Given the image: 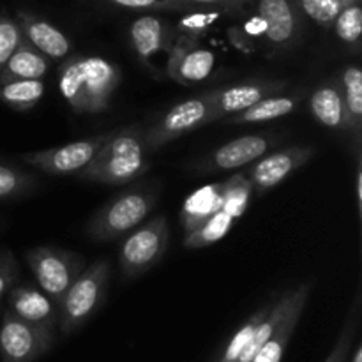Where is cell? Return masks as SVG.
I'll return each mask as SVG.
<instances>
[{"label": "cell", "mask_w": 362, "mask_h": 362, "mask_svg": "<svg viewBox=\"0 0 362 362\" xmlns=\"http://www.w3.org/2000/svg\"><path fill=\"white\" fill-rule=\"evenodd\" d=\"M120 81V67L99 55H69L59 67L60 94L76 113L108 110Z\"/></svg>", "instance_id": "6da1fadb"}, {"label": "cell", "mask_w": 362, "mask_h": 362, "mask_svg": "<svg viewBox=\"0 0 362 362\" xmlns=\"http://www.w3.org/2000/svg\"><path fill=\"white\" fill-rule=\"evenodd\" d=\"M151 152L145 145V127L140 124L112 131L95 158L76 173L80 180L105 186H122L140 179L151 168Z\"/></svg>", "instance_id": "7a4b0ae2"}, {"label": "cell", "mask_w": 362, "mask_h": 362, "mask_svg": "<svg viewBox=\"0 0 362 362\" xmlns=\"http://www.w3.org/2000/svg\"><path fill=\"white\" fill-rule=\"evenodd\" d=\"M159 191L151 186L131 187L106 202L88 221L87 233L99 243L122 239L138 225L151 218Z\"/></svg>", "instance_id": "3957f363"}, {"label": "cell", "mask_w": 362, "mask_h": 362, "mask_svg": "<svg viewBox=\"0 0 362 362\" xmlns=\"http://www.w3.org/2000/svg\"><path fill=\"white\" fill-rule=\"evenodd\" d=\"M112 267L108 260H98L80 272L59 304V331L69 336L83 327L103 308L108 297Z\"/></svg>", "instance_id": "277c9868"}, {"label": "cell", "mask_w": 362, "mask_h": 362, "mask_svg": "<svg viewBox=\"0 0 362 362\" xmlns=\"http://www.w3.org/2000/svg\"><path fill=\"white\" fill-rule=\"evenodd\" d=\"M170 244V228L165 216L145 219L122 237L119 247V269L126 278H136L154 269L165 258Z\"/></svg>", "instance_id": "5b68a950"}, {"label": "cell", "mask_w": 362, "mask_h": 362, "mask_svg": "<svg viewBox=\"0 0 362 362\" xmlns=\"http://www.w3.org/2000/svg\"><path fill=\"white\" fill-rule=\"evenodd\" d=\"M25 262L39 288L52 297L57 306L74 279L83 271L85 258L57 246H37L25 253Z\"/></svg>", "instance_id": "8992f818"}, {"label": "cell", "mask_w": 362, "mask_h": 362, "mask_svg": "<svg viewBox=\"0 0 362 362\" xmlns=\"http://www.w3.org/2000/svg\"><path fill=\"white\" fill-rule=\"evenodd\" d=\"M216 120L218 117H216L214 106L207 94L175 103L159 117V120H156L148 129H145L147 151H159L165 145L182 138L184 134L193 133Z\"/></svg>", "instance_id": "52a82bcc"}, {"label": "cell", "mask_w": 362, "mask_h": 362, "mask_svg": "<svg viewBox=\"0 0 362 362\" xmlns=\"http://www.w3.org/2000/svg\"><path fill=\"white\" fill-rule=\"evenodd\" d=\"M55 343V332L35 327L6 310L0 318V362H35Z\"/></svg>", "instance_id": "ba28073f"}, {"label": "cell", "mask_w": 362, "mask_h": 362, "mask_svg": "<svg viewBox=\"0 0 362 362\" xmlns=\"http://www.w3.org/2000/svg\"><path fill=\"white\" fill-rule=\"evenodd\" d=\"M110 134H112V131L83 138V140L71 141L66 145H59V147L25 152L20 156V159L25 165L34 166L41 172L49 173V175H76L95 158V154L101 151Z\"/></svg>", "instance_id": "9c48e42d"}, {"label": "cell", "mask_w": 362, "mask_h": 362, "mask_svg": "<svg viewBox=\"0 0 362 362\" xmlns=\"http://www.w3.org/2000/svg\"><path fill=\"white\" fill-rule=\"evenodd\" d=\"M315 156V148L310 145H293V147L279 148L276 152H267L251 163L246 177L253 186V193L265 194L281 182H285L293 172L306 165Z\"/></svg>", "instance_id": "30bf717a"}, {"label": "cell", "mask_w": 362, "mask_h": 362, "mask_svg": "<svg viewBox=\"0 0 362 362\" xmlns=\"http://www.w3.org/2000/svg\"><path fill=\"white\" fill-rule=\"evenodd\" d=\"M216 69V55L200 45V39L175 35L166 60V74L175 83L193 87L207 80Z\"/></svg>", "instance_id": "8fae6325"}, {"label": "cell", "mask_w": 362, "mask_h": 362, "mask_svg": "<svg viewBox=\"0 0 362 362\" xmlns=\"http://www.w3.org/2000/svg\"><path fill=\"white\" fill-rule=\"evenodd\" d=\"M257 20L262 23L265 41L278 52L288 49L299 41L303 18L296 0H255Z\"/></svg>", "instance_id": "7c38bea8"}, {"label": "cell", "mask_w": 362, "mask_h": 362, "mask_svg": "<svg viewBox=\"0 0 362 362\" xmlns=\"http://www.w3.org/2000/svg\"><path fill=\"white\" fill-rule=\"evenodd\" d=\"M279 141L276 134L258 133L239 136L221 147L214 148L204 161L200 163L202 172H225V170H237L243 166H250L262 156L267 154Z\"/></svg>", "instance_id": "4fadbf2b"}, {"label": "cell", "mask_w": 362, "mask_h": 362, "mask_svg": "<svg viewBox=\"0 0 362 362\" xmlns=\"http://www.w3.org/2000/svg\"><path fill=\"white\" fill-rule=\"evenodd\" d=\"M286 87H288L286 80H251L244 81V83L214 88V90H209L205 94L211 99L216 117L219 120L250 108L267 95L279 94Z\"/></svg>", "instance_id": "5bb4252c"}, {"label": "cell", "mask_w": 362, "mask_h": 362, "mask_svg": "<svg viewBox=\"0 0 362 362\" xmlns=\"http://www.w3.org/2000/svg\"><path fill=\"white\" fill-rule=\"evenodd\" d=\"M7 310L18 318L55 332L59 329V306L39 286L18 281L7 293Z\"/></svg>", "instance_id": "9a60e30c"}, {"label": "cell", "mask_w": 362, "mask_h": 362, "mask_svg": "<svg viewBox=\"0 0 362 362\" xmlns=\"http://www.w3.org/2000/svg\"><path fill=\"white\" fill-rule=\"evenodd\" d=\"M25 41L30 42L35 49L48 60H64L71 55L73 42L57 25L30 11H18L16 18Z\"/></svg>", "instance_id": "2e32d148"}, {"label": "cell", "mask_w": 362, "mask_h": 362, "mask_svg": "<svg viewBox=\"0 0 362 362\" xmlns=\"http://www.w3.org/2000/svg\"><path fill=\"white\" fill-rule=\"evenodd\" d=\"M129 39L138 59L151 66V60L159 53H168L175 39V30L163 18L144 14L136 18L129 27Z\"/></svg>", "instance_id": "e0dca14e"}, {"label": "cell", "mask_w": 362, "mask_h": 362, "mask_svg": "<svg viewBox=\"0 0 362 362\" xmlns=\"http://www.w3.org/2000/svg\"><path fill=\"white\" fill-rule=\"evenodd\" d=\"M311 293V283H300L297 288H293V299L288 311L285 313L283 320L279 322L278 329L272 332L271 338L262 345V349L255 354L250 362H281L285 350L296 332L297 324L306 310L308 299Z\"/></svg>", "instance_id": "ac0fdd59"}, {"label": "cell", "mask_w": 362, "mask_h": 362, "mask_svg": "<svg viewBox=\"0 0 362 362\" xmlns=\"http://www.w3.org/2000/svg\"><path fill=\"white\" fill-rule=\"evenodd\" d=\"M310 112L317 122L334 131H350V119L338 78H329L310 94Z\"/></svg>", "instance_id": "d6986e66"}, {"label": "cell", "mask_w": 362, "mask_h": 362, "mask_svg": "<svg viewBox=\"0 0 362 362\" xmlns=\"http://www.w3.org/2000/svg\"><path fill=\"white\" fill-rule=\"evenodd\" d=\"M226 180L216 184H207L200 189L193 191L184 200L180 209V221H182L184 232H193L198 226L204 225L209 218L221 211L223 198H225Z\"/></svg>", "instance_id": "ffe728a7"}, {"label": "cell", "mask_w": 362, "mask_h": 362, "mask_svg": "<svg viewBox=\"0 0 362 362\" xmlns=\"http://www.w3.org/2000/svg\"><path fill=\"white\" fill-rule=\"evenodd\" d=\"M300 94L283 95V94H272L267 98L260 99L255 103L250 108L243 110V112L235 113V115L225 117L228 124H260V122H271V120L281 119V117L290 115L297 110L300 105Z\"/></svg>", "instance_id": "44dd1931"}, {"label": "cell", "mask_w": 362, "mask_h": 362, "mask_svg": "<svg viewBox=\"0 0 362 362\" xmlns=\"http://www.w3.org/2000/svg\"><path fill=\"white\" fill-rule=\"evenodd\" d=\"M49 60L28 41H21L0 71V81L7 80H42L48 73Z\"/></svg>", "instance_id": "7402d4cb"}, {"label": "cell", "mask_w": 362, "mask_h": 362, "mask_svg": "<svg viewBox=\"0 0 362 362\" xmlns=\"http://www.w3.org/2000/svg\"><path fill=\"white\" fill-rule=\"evenodd\" d=\"M292 299H293V290H288V292H285L278 300H276L274 306L269 308L267 315H265V317L260 320V324L255 327L246 349L243 350V354H240L239 359L235 362H250L253 359L255 354L262 349V345H264V343L271 338L272 332L278 329L279 322L283 320L285 313L288 311L290 304H292Z\"/></svg>", "instance_id": "603a6c76"}, {"label": "cell", "mask_w": 362, "mask_h": 362, "mask_svg": "<svg viewBox=\"0 0 362 362\" xmlns=\"http://www.w3.org/2000/svg\"><path fill=\"white\" fill-rule=\"evenodd\" d=\"M42 80H7L0 81V101L14 112H28L45 95Z\"/></svg>", "instance_id": "cb8c5ba5"}, {"label": "cell", "mask_w": 362, "mask_h": 362, "mask_svg": "<svg viewBox=\"0 0 362 362\" xmlns=\"http://www.w3.org/2000/svg\"><path fill=\"white\" fill-rule=\"evenodd\" d=\"M339 87H341L343 101H345L346 113L350 119V131L361 136L362 127V71L356 64H349L343 67L339 74Z\"/></svg>", "instance_id": "d4e9b609"}, {"label": "cell", "mask_w": 362, "mask_h": 362, "mask_svg": "<svg viewBox=\"0 0 362 362\" xmlns=\"http://www.w3.org/2000/svg\"><path fill=\"white\" fill-rule=\"evenodd\" d=\"M233 223H235V219L230 214H226L225 211L216 212L204 225L198 226L193 232L186 233V237H184V247H187V250H202V247L212 246V244L225 239L226 233L232 230Z\"/></svg>", "instance_id": "484cf974"}, {"label": "cell", "mask_w": 362, "mask_h": 362, "mask_svg": "<svg viewBox=\"0 0 362 362\" xmlns=\"http://www.w3.org/2000/svg\"><path fill=\"white\" fill-rule=\"evenodd\" d=\"M37 177L16 166L0 165V202L18 200L37 187Z\"/></svg>", "instance_id": "4316f807"}, {"label": "cell", "mask_w": 362, "mask_h": 362, "mask_svg": "<svg viewBox=\"0 0 362 362\" xmlns=\"http://www.w3.org/2000/svg\"><path fill=\"white\" fill-rule=\"evenodd\" d=\"M253 194V186L246 173H235L233 177L226 179L225 198H223V207L226 214L232 216L233 219L240 218L247 211Z\"/></svg>", "instance_id": "83f0119b"}, {"label": "cell", "mask_w": 362, "mask_h": 362, "mask_svg": "<svg viewBox=\"0 0 362 362\" xmlns=\"http://www.w3.org/2000/svg\"><path fill=\"white\" fill-rule=\"evenodd\" d=\"M334 32L339 41L349 46H357L362 34V9L359 0L343 7L334 20Z\"/></svg>", "instance_id": "f1b7e54d"}, {"label": "cell", "mask_w": 362, "mask_h": 362, "mask_svg": "<svg viewBox=\"0 0 362 362\" xmlns=\"http://www.w3.org/2000/svg\"><path fill=\"white\" fill-rule=\"evenodd\" d=\"M223 16H225V14L219 13V11H191L186 16L180 18L179 23L173 27V30H175V35H186V37L202 39L211 28H214V25L218 23Z\"/></svg>", "instance_id": "f546056e"}, {"label": "cell", "mask_w": 362, "mask_h": 362, "mask_svg": "<svg viewBox=\"0 0 362 362\" xmlns=\"http://www.w3.org/2000/svg\"><path fill=\"white\" fill-rule=\"evenodd\" d=\"M359 317H361V296L356 297L354 300L352 310L346 315V320L343 324L341 332H339L336 345L332 346L331 354L325 359V362H346L350 357V349H352L354 338L357 334V327H359Z\"/></svg>", "instance_id": "4dcf8cb0"}, {"label": "cell", "mask_w": 362, "mask_h": 362, "mask_svg": "<svg viewBox=\"0 0 362 362\" xmlns=\"http://www.w3.org/2000/svg\"><path fill=\"white\" fill-rule=\"evenodd\" d=\"M269 308H271V304L269 303L264 304L260 310L255 311V313L251 315V317L247 318L243 325H240L239 331L232 336V339H230V343L226 345L225 352L221 354V357H219L218 362H235L237 359H239V356L243 354V350L246 349L247 341H250L251 334H253L255 327H257V325L260 324L262 318L267 315Z\"/></svg>", "instance_id": "1f68e13d"}, {"label": "cell", "mask_w": 362, "mask_h": 362, "mask_svg": "<svg viewBox=\"0 0 362 362\" xmlns=\"http://www.w3.org/2000/svg\"><path fill=\"white\" fill-rule=\"evenodd\" d=\"M296 2L300 13L310 16L315 23L322 25V27H331L339 11L356 0H296Z\"/></svg>", "instance_id": "d6a6232c"}, {"label": "cell", "mask_w": 362, "mask_h": 362, "mask_svg": "<svg viewBox=\"0 0 362 362\" xmlns=\"http://www.w3.org/2000/svg\"><path fill=\"white\" fill-rule=\"evenodd\" d=\"M21 41H23V34L18 21L7 14H0V71L4 69L6 62Z\"/></svg>", "instance_id": "836d02e7"}, {"label": "cell", "mask_w": 362, "mask_h": 362, "mask_svg": "<svg viewBox=\"0 0 362 362\" xmlns=\"http://www.w3.org/2000/svg\"><path fill=\"white\" fill-rule=\"evenodd\" d=\"M105 2L122 7V9L133 11H180V13H191L193 11L180 0H105Z\"/></svg>", "instance_id": "e575fe53"}, {"label": "cell", "mask_w": 362, "mask_h": 362, "mask_svg": "<svg viewBox=\"0 0 362 362\" xmlns=\"http://www.w3.org/2000/svg\"><path fill=\"white\" fill-rule=\"evenodd\" d=\"M180 2L189 6L193 11L209 9L219 11V13L230 14V16H239V14L246 13V9L255 0H180Z\"/></svg>", "instance_id": "d590c367"}, {"label": "cell", "mask_w": 362, "mask_h": 362, "mask_svg": "<svg viewBox=\"0 0 362 362\" xmlns=\"http://www.w3.org/2000/svg\"><path fill=\"white\" fill-rule=\"evenodd\" d=\"M18 281H20L18 260L14 258L13 251L0 247V303Z\"/></svg>", "instance_id": "8d00e7d4"}, {"label": "cell", "mask_w": 362, "mask_h": 362, "mask_svg": "<svg viewBox=\"0 0 362 362\" xmlns=\"http://www.w3.org/2000/svg\"><path fill=\"white\" fill-rule=\"evenodd\" d=\"M356 198H357V207H359V214L362 211V165L361 158L357 159V172H356Z\"/></svg>", "instance_id": "74e56055"}, {"label": "cell", "mask_w": 362, "mask_h": 362, "mask_svg": "<svg viewBox=\"0 0 362 362\" xmlns=\"http://www.w3.org/2000/svg\"><path fill=\"white\" fill-rule=\"evenodd\" d=\"M350 362H362V346L357 345L356 350H354V356L352 359H350Z\"/></svg>", "instance_id": "f35d334b"}, {"label": "cell", "mask_w": 362, "mask_h": 362, "mask_svg": "<svg viewBox=\"0 0 362 362\" xmlns=\"http://www.w3.org/2000/svg\"><path fill=\"white\" fill-rule=\"evenodd\" d=\"M4 228V221H2V219H0V230H2Z\"/></svg>", "instance_id": "ab89813d"}]
</instances>
